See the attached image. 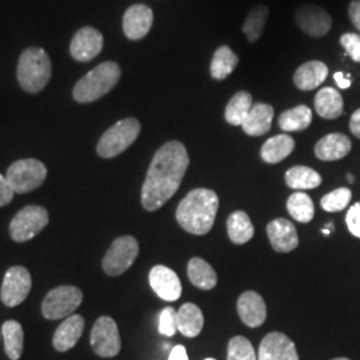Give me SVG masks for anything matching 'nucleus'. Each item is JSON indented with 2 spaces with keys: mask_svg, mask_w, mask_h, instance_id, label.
Instances as JSON below:
<instances>
[{
  "mask_svg": "<svg viewBox=\"0 0 360 360\" xmlns=\"http://www.w3.org/2000/svg\"><path fill=\"white\" fill-rule=\"evenodd\" d=\"M315 110L324 119H338L343 114V98L333 87H324L315 96Z\"/></svg>",
  "mask_w": 360,
  "mask_h": 360,
  "instance_id": "24",
  "label": "nucleus"
},
{
  "mask_svg": "<svg viewBox=\"0 0 360 360\" xmlns=\"http://www.w3.org/2000/svg\"><path fill=\"white\" fill-rule=\"evenodd\" d=\"M347 179L349 183H354L355 181V178H354V175H351V174H348Z\"/></svg>",
  "mask_w": 360,
  "mask_h": 360,
  "instance_id": "45",
  "label": "nucleus"
},
{
  "mask_svg": "<svg viewBox=\"0 0 360 360\" xmlns=\"http://www.w3.org/2000/svg\"><path fill=\"white\" fill-rule=\"evenodd\" d=\"M178 331V311L166 307L159 316V333L165 336H174Z\"/></svg>",
  "mask_w": 360,
  "mask_h": 360,
  "instance_id": "37",
  "label": "nucleus"
},
{
  "mask_svg": "<svg viewBox=\"0 0 360 360\" xmlns=\"http://www.w3.org/2000/svg\"><path fill=\"white\" fill-rule=\"evenodd\" d=\"M103 35L92 27H83L70 43L71 56L80 63H87L95 59L103 49Z\"/></svg>",
  "mask_w": 360,
  "mask_h": 360,
  "instance_id": "12",
  "label": "nucleus"
},
{
  "mask_svg": "<svg viewBox=\"0 0 360 360\" xmlns=\"http://www.w3.org/2000/svg\"><path fill=\"white\" fill-rule=\"evenodd\" d=\"M168 360H190L187 355V349L184 346H175L171 349Z\"/></svg>",
  "mask_w": 360,
  "mask_h": 360,
  "instance_id": "42",
  "label": "nucleus"
},
{
  "mask_svg": "<svg viewBox=\"0 0 360 360\" xmlns=\"http://www.w3.org/2000/svg\"><path fill=\"white\" fill-rule=\"evenodd\" d=\"M148 279L155 294L166 302H175L181 295L179 276L166 266H155L150 271Z\"/></svg>",
  "mask_w": 360,
  "mask_h": 360,
  "instance_id": "16",
  "label": "nucleus"
},
{
  "mask_svg": "<svg viewBox=\"0 0 360 360\" xmlns=\"http://www.w3.org/2000/svg\"><path fill=\"white\" fill-rule=\"evenodd\" d=\"M334 79L339 89H342V90L349 89V86H351V79H349V75H348V74L336 72V74H334Z\"/></svg>",
  "mask_w": 360,
  "mask_h": 360,
  "instance_id": "44",
  "label": "nucleus"
},
{
  "mask_svg": "<svg viewBox=\"0 0 360 360\" xmlns=\"http://www.w3.org/2000/svg\"><path fill=\"white\" fill-rule=\"evenodd\" d=\"M287 210L292 218L300 223H309L314 219V202L307 193H292L287 200Z\"/></svg>",
  "mask_w": 360,
  "mask_h": 360,
  "instance_id": "34",
  "label": "nucleus"
},
{
  "mask_svg": "<svg viewBox=\"0 0 360 360\" xmlns=\"http://www.w3.org/2000/svg\"><path fill=\"white\" fill-rule=\"evenodd\" d=\"M346 223L349 232L360 239V202L349 207L346 215Z\"/></svg>",
  "mask_w": 360,
  "mask_h": 360,
  "instance_id": "39",
  "label": "nucleus"
},
{
  "mask_svg": "<svg viewBox=\"0 0 360 360\" xmlns=\"http://www.w3.org/2000/svg\"><path fill=\"white\" fill-rule=\"evenodd\" d=\"M295 22L297 27L309 37L321 38L333 27V19L328 13L315 4H306L296 10Z\"/></svg>",
  "mask_w": 360,
  "mask_h": 360,
  "instance_id": "13",
  "label": "nucleus"
},
{
  "mask_svg": "<svg viewBox=\"0 0 360 360\" xmlns=\"http://www.w3.org/2000/svg\"><path fill=\"white\" fill-rule=\"evenodd\" d=\"M31 287H32V279L26 267L13 266L11 269H8L4 275L1 290H0L1 302L7 307H16L22 304L30 294Z\"/></svg>",
  "mask_w": 360,
  "mask_h": 360,
  "instance_id": "11",
  "label": "nucleus"
},
{
  "mask_svg": "<svg viewBox=\"0 0 360 360\" xmlns=\"http://www.w3.org/2000/svg\"><path fill=\"white\" fill-rule=\"evenodd\" d=\"M252 107V96L247 91H239L227 104L224 117L232 126H242Z\"/></svg>",
  "mask_w": 360,
  "mask_h": 360,
  "instance_id": "31",
  "label": "nucleus"
},
{
  "mask_svg": "<svg viewBox=\"0 0 360 360\" xmlns=\"http://www.w3.org/2000/svg\"><path fill=\"white\" fill-rule=\"evenodd\" d=\"M267 235L276 252H291L299 245L295 226L287 219H275L269 223Z\"/></svg>",
  "mask_w": 360,
  "mask_h": 360,
  "instance_id": "17",
  "label": "nucleus"
},
{
  "mask_svg": "<svg viewBox=\"0 0 360 360\" xmlns=\"http://www.w3.org/2000/svg\"><path fill=\"white\" fill-rule=\"evenodd\" d=\"M351 141L346 135L334 132L322 138L315 146V155L324 162H334L343 159L351 151Z\"/></svg>",
  "mask_w": 360,
  "mask_h": 360,
  "instance_id": "20",
  "label": "nucleus"
},
{
  "mask_svg": "<svg viewBox=\"0 0 360 360\" xmlns=\"http://www.w3.org/2000/svg\"><path fill=\"white\" fill-rule=\"evenodd\" d=\"M274 117V108L267 103L252 104L248 115L245 117L242 129L250 136L266 135L271 129Z\"/></svg>",
  "mask_w": 360,
  "mask_h": 360,
  "instance_id": "22",
  "label": "nucleus"
},
{
  "mask_svg": "<svg viewBox=\"0 0 360 360\" xmlns=\"http://www.w3.org/2000/svg\"><path fill=\"white\" fill-rule=\"evenodd\" d=\"M218 207L217 193L207 188H196L180 202L176 220L183 230L193 235H206L215 223Z\"/></svg>",
  "mask_w": 360,
  "mask_h": 360,
  "instance_id": "2",
  "label": "nucleus"
},
{
  "mask_svg": "<svg viewBox=\"0 0 360 360\" xmlns=\"http://www.w3.org/2000/svg\"><path fill=\"white\" fill-rule=\"evenodd\" d=\"M154 23V13L146 4H134L123 16V32L129 40L144 38Z\"/></svg>",
  "mask_w": 360,
  "mask_h": 360,
  "instance_id": "15",
  "label": "nucleus"
},
{
  "mask_svg": "<svg viewBox=\"0 0 360 360\" xmlns=\"http://www.w3.org/2000/svg\"><path fill=\"white\" fill-rule=\"evenodd\" d=\"M49 220V211L44 207H25L11 220L10 235L18 243L31 240L46 229Z\"/></svg>",
  "mask_w": 360,
  "mask_h": 360,
  "instance_id": "8",
  "label": "nucleus"
},
{
  "mask_svg": "<svg viewBox=\"0 0 360 360\" xmlns=\"http://www.w3.org/2000/svg\"><path fill=\"white\" fill-rule=\"evenodd\" d=\"M257 360H299L294 342L283 333H270L260 343Z\"/></svg>",
  "mask_w": 360,
  "mask_h": 360,
  "instance_id": "14",
  "label": "nucleus"
},
{
  "mask_svg": "<svg viewBox=\"0 0 360 360\" xmlns=\"http://www.w3.org/2000/svg\"><path fill=\"white\" fill-rule=\"evenodd\" d=\"M349 129L351 132L360 139V108L356 110L352 116H351V122H349Z\"/></svg>",
  "mask_w": 360,
  "mask_h": 360,
  "instance_id": "43",
  "label": "nucleus"
},
{
  "mask_svg": "<svg viewBox=\"0 0 360 360\" xmlns=\"http://www.w3.org/2000/svg\"><path fill=\"white\" fill-rule=\"evenodd\" d=\"M227 231L235 245H245L250 242L255 233L254 224L245 211H236L230 215L227 221Z\"/></svg>",
  "mask_w": 360,
  "mask_h": 360,
  "instance_id": "29",
  "label": "nucleus"
},
{
  "mask_svg": "<svg viewBox=\"0 0 360 360\" xmlns=\"http://www.w3.org/2000/svg\"><path fill=\"white\" fill-rule=\"evenodd\" d=\"M330 230H327V229H323V233H324V235H330Z\"/></svg>",
  "mask_w": 360,
  "mask_h": 360,
  "instance_id": "46",
  "label": "nucleus"
},
{
  "mask_svg": "<svg viewBox=\"0 0 360 360\" xmlns=\"http://www.w3.org/2000/svg\"><path fill=\"white\" fill-rule=\"evenodd\" d=\"M188 279L200 290H212L218 283V275L215 270L202 257H193L187 267Z\"/></svg>",
  "mask_w": 360,
  "mask_h": 360,
  "instance_id": "26",
  "label": "nucleus"
},
{
  "mask_svg": "<svg viewBox=\"0 0 360 360\" xmlns=\"http://www.w3.org/2000/svg\"><path fill=\"white\" fill-rule=\"evenodd\" d=\"M1 335L4 339V351L8 359H20L25 343V333L22 324L16 321H7L3 323Z\"/></svg>",
  "mask_w": 360,
  "mask_h": 360,
  "instance_id": "27",
  "label": "nucleus"
},
{
  "mask_svg": "<svg viewBox=\"0 0 360 360\" xmlns=\"http://www.w3.org/2000/svg\"><path fill=\"white\" fill-rule=\"evenodd\" d=\"M205 360H215V359H212V358H208V359H205Z\"/></svg>",
  "mask_w": 360,
  "mask_h": 360,
  "instance_id": "48",
  "label": "nucleus"
},
{
  "mask_svg": "<svg viewBox=\"0 0 360 360\" xmlns=\"http://www.w3.org/2000/svg\"><path fill=\"white\" fill-rule=\"evenodd\" d=\"M205 318L200 309L193 303H184L178 311V331L187 336L195 338L202 333Z\"/></svg>",
  "mask_w": 360,
  "mask_h": 360,
  "instance_id": "25",
  "label": "nucleus"
},
{
  "mask_svg": "<svg viewBox=\"0 0 360 360\" xmlns=\"http://www.w3.org/2000/svg\"><path fill=\"white\" fill-rule=\"evenodd\" d=\"M120 75V67L115 62L101 63L77 82L72 96L77 103H92L112 90Z\"/></svg>",
  "mask_w": 360,
  "mask_h": 360,
  "instance_id": "4",
  "label": "nucleus"
},
{
  "mask_svg": "<svg viewBox=\"0 0 360 360\" xmlns=\"http://www.w3.org/2000/svg\"><path fill=\"white\" fill-rule=\"evenodd\" d=\"M83 292L75 285H59L51 290L41 303V314L49 321H58L74 315L82 304Z\"/></svg>",
  "mask_w": 360,
  "mask_h": 360,
  "instance_id": "7",
  "label": "nucleus"
},
{
  "mask_svg": "<svg viewBox=\"0 0 360 360\" xmlns=\"http://www.w3.org/2000/svg\"><path fill=\"white\" fill-rule=\"evenodd\" d=\"M139 255V243L134 236H120L112 242L103 257V270L110 276H119L129 270Z\"/></svg>",
  "mask_w": 360,
  "mask_h": 360,
  "instance_id": "9",
  "label": "nucleus"
},
{
  "mask_svg": "<svg viewBox=\"0 0 360 360\" xmlns=\"http://www.w3.org/2000/svg\"><path fill=\"white\" fill-rule=\"evenodd\" d=\"M269 15H270L269 7H266L263 4H259L257 7H254L251 10V13H248V16L245 18V23H243V32L248 39V41L255 43L260 39L263 31H264L266 23H267Z\"/></svg>",
  "mask_w": 360,
  "mask_h": 360,
  "instance_id": "33",
  "label": "nucleus"
},
{
  "mask_svg": "<svg viewBox=\"0 0 360 360\" xmlns=\"http://www.w3.org/2000/svg\"><path fill=\"white\" fill-rule=\"evenodd\" d=\"M141 129V123L135 117L119 120L112 127L107 129L99 139L96 146L98 155L104 159H111L122 154L138 139Z\"/></svg>",
  "mask_w": 360,
  "mask_h": 360,
  "instance_id": "5",
  "label": "nucleus"
},
{
  "mask_svg": "<svg viewBox=\"0 0 360 360\" xmlns=\"http://www.w3.org/2000/svg\"><path fill=\"white\" fill-rule=\"evenodd\" d=\"M294 148L295 141L290 135H276L263 144L260 156L266 163L276 165L292 154Z\"/></svg>",
  "mask_w": 360,
  "mask_h": 360,
  "instance_id": "23",
  "label": "nucleus"
},
{
  "mask_svg": "<svg viewBox=\"0 0 360 360\" xmlns=\"http://www.w3.org/2000/svg\"><path fill=\"white\" fill-rule=\"evenodd\" d=\"M285 183L294 190H312L321 186L322 176L312 168L295 166L285 172Z\"/></svg>",
  "mask_w": 360,
  "mask_h": 360,
  "instance_id": "30",
  "label": "nucleus"
},
{
  "mask_svg": "<svg viewBox=\"0 0 360 360\" xmlns=\"http://www.w3.org/2000/svg\"><path fill=\"white\" fill-rule=\"evenodd\" d=\"M333 360H349V359H347V358H336V359H333Z\"/></svg>",
  "mask_w": 360,
  "mask_h": 360,
  "instance_id": "47",
  "label": "nucleus"
},
{
  "mask_svg": "<svg viewBox=\"0 0 360 360\" xmlns=\"http://www.w3.org/2000/svg\"><path fill=\"white\" fill-rule=\"evenodd\" d=\"M91 346L101 358H114L122 349L119 328L111 316H101L91 330Z\"/></svg>",
  "mask_w": 360,
  "mask_h": 360,
  "instance_id": "10",
  "label": "nucleus"
},
{
  "mask_svg": "<svg viewBox=\"0 0 360 360\" xmlns=\"http://www.w3.org/2000/svg\"><path fill=\"white\" fill-rule=\"evenodd\" d=\"M83 331H84V318L82 315L74 314L65 318V322L56 328L52 339V345L56 351L65 352L77 346Z\"/></svg>",
  "mask_w": 360,
  "mask_h": 360,
  "instance_id": "19",
  "label": "nucleus"
},
{
  "mask_svg": "<svg viewBox=\"0 0 360 360\" xmlns=\"http://www.w3.org/2000/svg\"><path fill=\"white\" fill-rule=\"evenodd\" d=\"M239 63V58L235 52L232 51L229 46H220L217 51L214 52L210 72L211 77L215 80H223L230 77L236 65Z\"/></svg>",
  "mask_w": 360,
  "mask_h": 360,
  "instance_id": "28",
  "label": "nucleus"
},
{
  "mask_svg": "<svg viewBox=\"0 0 360 360\" xmlns=\"http://www.w3.org/2000/svg\"><path fill=\"white\" fill-rule=\"evenodd\" d=\"M47 178V168L38 159H20L13 162L6 172V179L15 193L37 190Z\"/></svg>",
  "mask_w": 360,
  "mask_h": 360,
  "instance_id": "6",
  "label": "nucleus"
},
{
  "mask_svg": "<svg viewBox=\"0 0 360 360\" xmlns=\"http://www.w3.org/2000/svg\"><path fill=\"white\" fill-rule=\"evenodd\" d=\"M51 75V59L43 49L31 47L22 52L16 77L23 90L30 94H38L46 89Z\"/></svg>",
  "mask_w": 360,
  "mask_h": 360,
  "instance_id": "3",
  "label": "nucleus"
},
{
  "mask_svg": "<svg viewBox=\"0 0 360 360\" xmlns=\"http://www.w3.org/2000/svg\"><path fill=\"white\" fill-rule=\"evenodd\" d=\"M227 360H257V354L247 338L235 336L229 343Z\"/></svg>",
  "mask_w": 360,
  "mask_h": 360,
  "instance_id": "35",
  "label": "nucleus"
},
{
  "mask_svg": "<svg viewBox=\"0 0 360 360\" xmlns=\"http://www.w3.org/2000/svg\"><path fill=\"white\" fill-rule=\"evenodd\" d=\"M238 314L245 326L257 328L266 322L267 307L263 297L257 292L247 291L238 300Z\"/></svg>",
  "mask_w": 360,
  "mask_h": 360,
  "instance_id": "18",
  "label": "nucleus"
},
{
  "mask_svg": "<svg viewBox=\"0 0 360 360\" xmlns=\"http://www.w3.org/2000/svg\"><path fill=\"white\" fill-rule=\"evenodd\" d=\"M190 166V156L183 143L169 141L154 155L142 187V206L156 211L179 190Z\"/></svg>",
  "mask_w": 360,
  "mask_h": 360,
  "instance_id": "1",
  "label": "nucleus"
},
{
  "mask_svg": "<svg viewBox=\"0 0 360 360\" xmlns=\"http://www.w3.org/2000/svg\"><path fill=\"white\" fill-rule=\"evenodd\" d=\"M311 122H312L311 108L304 104L287 110L279 116V127L285 132L303 131L309 127Z\"/></svg>",
  "mask_w": 360,
  "mask_h": 360,
  "instance_id": "32",
  "label": "nucleus"
},
{
  "mask_svg": "<svg viewBox=\"0 0 360 360\" xmlns=\"http://www.w3.org/2000/svg\"><path fill=\"white\" fill-rule=\"evenodd\" d=\"M13 195L15 193L6 179V175L0 174V207L7 206L13 200Z\"/></svg>",
  "mask_w": 360,
  "mask_h": 360,
  "instance_id": "40",
  "label": "nucleus"
},
{
  "mask_svg": "<svg viewBox=\"0 0 360 360\" xmlns=\"http://www.w3.org/2000/svg\"><path fill=\"white\" fill-rule=\"evenodd\" d=\"M352 193L349 188L342 187L333 193L324 195L321 200V206L327 212H339L343 211L349 205Z\"/></svg>",
  "mask_w": 360,
  "mask_h": 360,
  "instance_id": "36",
  "label": "nucleus"
},
{
  "mask_svg": "<svg viewBox=\"0 0 360 360\" xmlns=\"http://www.w3.org/2000/svg\"><path fill=\"white\" fill-rule=\"evenodd\" d=\"M328 77V67L319 60H311L300 65L294 74V83L299 90L318 89Z\"/></svg>",
  "mask_w": 360,
  "mask_h": 360,
  "instance_id": "21",
  "label": "nucleus"
},
{
  "mask_svg": "<svg viewBox=\"0 0 360 360\" xmlns=\"http://www.w3.org/2000/svg\"><path fill=\"white\" fill-rule=\"evenodd\" d=\"M348 15H349L352 25L360 31V0L351 1L349 7H348Z\"/></svg>",
  "mask_w": 360,
  "mask_h": 360,
  "instance_id": "41",
  "label": "nucleus"
},
{
  "mask_svg": "<svg viewBox=\"0 0 360 360\" xmlns=\"http://www.w3.org/2000/svg\"><path fill=\"white\" fill-rule=\"evenodd\" d=\"M340 43L351 56V59L360 63V35L348 32L340 38Z\"/></svg>",
  "mask_w": 360,
  "mask_h": 360,
  "instance_id": "38",
  "label": "nucleus"
}]
</instances>
